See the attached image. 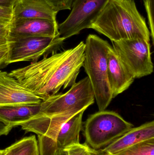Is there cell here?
Here are the masks:
<instances>
[{
    "label": "cell",
    "instance_id": "obj_10",
    "mask_svg": "<svg viewBox=\"0 0 154 155\" xmlns=\"http://www.w3.org/2000/svg\"><path fill=\"white\" fill-rule=\"evenodd\" d=\"M108 78L113 98L126 90L134 81L112 46L108 53Z\"/></svg>",
    "mask_w": 154,
    "mask_h": 155
},
{
    "label": "cell",
    "instance_id": "obj_9",
    "mask_svg": "<svg viewBox=\"0 0 154 155\" xmlns=\"http://www.w3.org/2000/svg\"><path fill=\"white\" fill-rule=\"evenodd\" d=\"M57 21L41 19H13L9 25L11 39L60 35Z\"/></svg>",
    "mask_w": 154,
    "mask_h": 155
},
{
    "label": "cell",
    "instance_id": "obj_25",
    "mask_svg": "<svg viewBox=\"0 0 154 155\" xmlns=\"http://www.w3.org/2000/svg\"><path fill=\"white\" fill-rule=\"evenodd\" d=\"M54 155H68L67 151L65 149L58 148L55 151Z\"/></svg>",
    "mask_w": 154,
    "mask_h": 155
},
{
    "label": "cell",
    "instance_id": "obj_20",
    "mask_svg": "<svg viewBox=\"0 0 154 155\" xmlns=\"http://www.w3.org/2000/svg\"><path fill=\"white\" fill-rule=\"evenodd\" d=\"M13 8L0 7V24H10L13 19Z\"/></svg>",
    "mask_w": 154,
    "mask_h": 155
},
{
    "label": "cell",
    "instance_id": "obj_4",
    "mask_svg": "<svg viewBox=\"0 0 154 155\" xmlns=\"http://www.w3.org/2000/svg\"><path fill=\"white\" fill-rule=\"evenodd\" d=\"M134 127L114 111H99L90 115L83 126L86 143L96 150L110 144Z\"/></svg>",
    "mask_w": 154,
    "mask_h": 155
},
{
    "label": "cell",
    "instance_id": "obj_27",
    "mask_svg": "<svg viewBox=\"0 0 154 155\" xmlns=\"http://www.w3.org/2000/svg\"></svg>",
    "mask_w": 154,
    "mask_h": 155
},
{
    "label": "cell",
    "instance_id": "obj_16",
    "mask_svg": "<svg viewBox=\"0 0 154 155\" xmlns=\"http://www.w3.org/2000/svg\"><path fill=\"white\" fill-rule=\"evenodd\" d=\"M112 155H154V139L140 142Z\"/></svg>",
    "mask_w": 154,
    "mask_h": 155
},
{
    "label": "cell",
    "instance_id": "obj_22",
    "mask_svg": "<svg viewBox=\"0 0 154 155\" xmlns=\"http://www.w3.org/2000/svg\"><path fill=\"white\" fill-rule=\"evenodd\" d=\"M8 44L0 46V70L7 65L6 61L8 57Z\"/></svg>",
    "mask_w": 154,
    "mask_h": 155
},
{
    "label": "cell",
    "instance_id": "obj_21",
    "mask_svg": "<svg viewBox=\"0 0 154 155\" xmlns=\"http://www.w3.org/2000/svg\"><path fill=\"white\" fill-rule=\"evenodd\" d=\"M9 25L0 24V46L7 45L9 43Z\"/></svg>",
    "mask_w": 154,
    "mask_h": 155
},
{
    "label": "cell",
    "instance_id": "obj_12",
    "mask_svg": "<svg viewBox=\"0 0 154 155\" xmlns=\"http://www.w3.org/2000/svg\"><path fill=\"white\" fill-rule=\"evenodd\" d=\"M58 12L44 0H18L13 7V19H41L56 21Z\"/></svg>",
    "mask_w": 154,
    "mask_h": 155
},
{
    "label": "cell",
    "instance_id": "obj_19",
    "mask_svg": "<svg viewBox=\"0 0 154 155\" xmlns=\"http://www.w3.org/2000/svg\"><path fill=\"white\" fill-rule=\"evenodd\" d=\"M57 12L71 10L74 0H44Z\"/></svg>",
    "mask_w": 154,
    "mask_h": 155
},
{
    "label": "cell",
    "instance_id": "obj_15",
    "mask_svg": "<svg viewBox=\"0 0 154 155\" xmlns=\"http://www.w3.org/2000/svg\"><path fill=\"white\" fill-rule=\"evenodd\" d=\"M3 155H39L35 135L24 137L4 149Z\"/></svg>",
    "mask_w": 154,
    "mask_h": 155
},
{
    "label": "cell",
    "instance_id": "obj_26",
    "mask_svg": "<svg viewBox=\"0 0 154 155\" xmlns=\"http://www.w3.org/2000/svg\"><path fill=\"white\" fill-rule=\"evenodd\" d=\"M4 152V150H0V155H3Z\"/></svg>",
    "mask_w": 154,
    "mask_h": 155
},
{
    "label": "cell",
    "instance_id": "obj_11",
    "mask_svg": "<svg viewBox=\"0 0 154 155\" xmlns=\"http://www.w3.org/2000/svg\"><path fill=\"white\" fill-rule=\"evenodd\" d=\"M154 139V121L147 122L128 130L122 136L103 149L102 155H112L136 144Z\"/></svg>",
    "mask_w": 154,
    "mask_h": 155
},
{
    "label": "cell",
    "instance_id": "obj_3",
    "mask_svg": "<svg viewBox=\"0 0 154 155\" xmlns=\"http://www.w3.org/2000/svg\"><path fill=\"white\" fill-rule=\"evenodd\" d=\"M95 100L94 91L87 76L75 83L66 93L58 94L43 100L39 114L47 117L51 123L61 125L86 110Z\"/></svg>",
    "mask_w": 154,
    "mask_h": 155
},
{
    "label": "cell",
    "instance_id": "obj_18",
    "mask_svg": "<svg viewBox=\"0 0 154 155\" xmlns=\"http://www.w3.org/2000/svg\"><path fill=\"white\" fill-rule=\"evenodd\" d=\"M145 7L147 13L148 23L150 27V35L152 40L153 44L154 41V0H144Z\"/></svg>",
    "mask_w": 154,
    "mask_h": 155
},
{
    "label": "cell",
    "instance_id": "obj_6",
    "mask_svg": "<svg viewBox=\"0 0 154 155\" xmlns=\"http://www.w3.org/2000/svg\"><path fill=\"white\" fill-rule=\"evenodd\" d=\"M112 42L114 51L135 78L152 73L154 67L150 41L137 38Z\"/></svg>",
    "mask_w": 154,
    "mask_h": 155
},
{
    "label": "cell",
    "instance_id": "obj_14",
    "mask_svg": "<svg viewBox=\"0 0 154 155\" xmlns=\"http://www.w3.org/2000/svg\"><path fill=\"white\" fill-rule=\"evenodd\" d=\"M81 111L62 124L56 140L57 148L64 149L80 143V135L83 128V114Z\"/></svg>",
    "mask_w": 154,
    "mask_h": 155
},
{
    "label": "cell",
    "instance_id": "obj_5",
    "mask_svg": "<svg viewBox=\"0 0 154 155\" xmlns=\"http://www.w3.org/2000/svg\"><path fill=\"white\" fill-rule=\"evenodd\" d=\"M65 39L60 35L54 37L33 36L11 39L8 43L7 65L20 61H39L40 57L57 53Z\"/></svg>",
    "mask_w": 154,
    "mask_h": 155
},
{
    "label": "cell",
    "instance_id": "obj_2",
    "mask_svg": "<svg viewBox=\"0 0 154 155\" xmlns=\"http://www.w3.org/2000/svg\"><path fill=\"white\" fill-rule=\"evenodd\" d=\"M83 67L89 78L99 111L106 109L113 99L108 78V53L110 45L96 35L87 36Z\"/></svg>",
    "mask_w": 154,
    "mask_h": 155
},
{
    "label": "cell",
    "instance_id": "obj_23",
    "mask_svg": "<svg viewBox=\"0 0 154 155\" xmlns=\"http://www.w3.org/2000/svg\"><path fill=\"white\" fill-rule=\"evenodd\" d=\"M13 127L0 120V136L7 135Z\"/></svg>",
    "mask_w": 154,
    "mask_h": 155
},
{
    "label": "cell",
    "instance_id": "obj_7",
    "mask_svg": "<svg viewBox=\"0 0 154 155\" xmlns=\"http://www.w3.org/2000/svg\"><path fill=\"white\" fill-rule=\"evenodd\" d=\"M109 0H74L67 19L58 25L60 36L65 40L90 29Z\"/></svg>",
    "mask_w": 154,
    "mask_h": 155
},
{
    "label": "cell",
    "instance_id": "obj_13",
    "mask_svg": "<svg viewBox=\"0 0 154 155\" xmlns=\"http://www.w3.org/2000/svg\"><path fill=\"white\" fill-rule=\"evenodd\" d=\"M40 109L41 103L0 107V120L13 128L38 115Z\"/></svg>",
    "mask_w": 154,
    "mask_h": 155
},
{
    "label": "cell",
    "instance_id": "obj_17",
    "mask_svg": "<svg viewBox=\"0 0 154 155\" xmlns=\"http://www.w3.org/2000/svg\"><path fill=\"white\" fill-rule=\"evenodd\" d=\"M68 155H102L99 150L90 147L86 143L76 144L65 148Z\"/></svg>",
    "mask_w": 154,
    "mask_h": 155
},
{
    "label": "cell",
    "instance_id": "obj_1",
    "mask_svg": "<svg viewBox=\"0 0 154 155\" xmlns=\"http://www.w3.org/2000/svg\"><path fill=\"white\" fill-rule=\"evenodd\" d=\"M90 29L104 35L112 42L137 38L150 41L145 19L134 0H109Z\"/></svg>",
    "mask_w": 154,
    "mask_h": 155
},
{
    "label": "cell",
    "instance_id": "obj_24",
    "mask_svg": "<svg viewBox=\"0 0 154 155\" xmlns=\"http://www.w3.org/2000/svg\"><path fill=\"white\" fill-rule=\"evenodd\" d=\"M18 0H0V7L13 8Z\"/></svg>",
    "mask_w": 154,
    "mask_h": 155
},
{
    "label": "cell",
    "instance_id": "obj_8",
    "mask_svg": "<svg viewBox=\"0 0 154 155\" xmlns=\"http://www.w3.org/2000/svg\"><path fill=\"white\" fill-rule=\"evenodd\" d=\"M44 98L27 89L6 72L0 71V107L40 104Z\"/></svg>",
    "mask_w": 154,
    "mask_h": 155
}]
</instances>
